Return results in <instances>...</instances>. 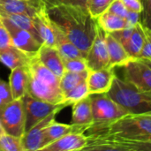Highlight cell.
Segmentation results:
<instances>
[{
    "instance_id": "6da1fadb",
    "label": "cell",
    "mask_w": 151,
    "mask_h": 151,
    "mask_svg": "<svg viewBox=\"0 0 151 151\" xmlns=\"http://www.w3.org/2000/svg\"><path fill=\"white\" fill-rule=\"evenodd\" d=\"M45 6L51 21L87 56L97 28V21L90 15L88 9L62 4H45Z\"/></svg>"
},
{
    "instance_id": "7a4b0ae2",
    "label": "cell",
    "mask_w": 151,
    "mask_h": 151,
    "mask_svg": "<svg viewBox=\"0 0 151 151\" xmlns=\"http://www.w3.org/2000/svg\"><path fill=\"white\" fill-rule=\"evenodd\" d=\"M87 132L91 136L114 140H151V114L129 113L104 127Z\"/></svg>"
},
{
    "instance_id": "3957f363",
    "label": "cell",
    "mask_w": 151,
    "mask_h": 151,
    "mask_svg": "<svg viewBox=\"0 0 151 151\" xmlns=\"http://www.w3.org/2000/svg\"><path fill=\"white\" fill-rule=\"evenodd\" d=\"M107 94L130 114H145L151 111L150 96L117 75Z\"/></svg>"
},
{
    "instance_id": "277c9868",
    "label": "cell",
    "mask_w": 151,
    "mask_h": 151,
    "mask_svg": "<svg viewBox=\"0 0 151 151\" xmlns=\"http://www.w3.org/2000/svg\"><path fill=\"white\" fill-rule=\"evenodd\" d=\"M90 99L93 124L88 130L104 127L123 116L129 114L124 108L113 101L107 93L90 95Z\"/></svg>"
},
{
    "instance_id": "5b68a950",
    "label": "cell",
    "mask_w": 151,
    "mask_h": 151,
    "mask_svg": "<svg viewBox=\"0 0 151 151\" xmlns=\"http://www.w3.org/2000/svg\"><path fill=\"white\" fill-rule=\"evenodd\" d=\"M0 121L6 134L19 138L23 136L26 115L22 98L12 101L0 111Z\"/></svg>"
},
{
    "instance_id": "8992f818",
    "label": "cell",
    "mask_w": 151,
    "mask_h": 151,
    "mask_svg": "<svg viewBox=\"0 0 151 151\" xmlns=\"http://www.w3.org/2000/svg\"><path fill=\"white\" fill-rule=\"evenodd\" d=\"M88 136V143L84 150L151 151V140L129 141Z\"/></svg>"
},
{
    "instance_id": "52a82bcc",
    "label": "cell",
    "mask_w": 151,
    "mask_h": 151,
    "mask_svg": "<svg viewBox=\"0 0 151 151\" xmlns=\"http://www.w3.org/2000/svg\"><path fill=\"white\" fill-rule=\"evenodd\" d=\"M22 101L26 115L25 132L28 131L31 127L46 118L51 112L55 111H62L66 107V104H54L38 100L31 96L28 93L22 97Z\"/></svg>"
},
{
    "instance_id": "ba28073f",
    "label": "cell",
    "mask_w": 151,
    "mask_h": 151,
    "mask_svg": "<svg viewBox=\"0 0 151 151\" xmlns=\"http://www.w3.org/2000/svg\"><path fill=\"white\" fill-rule=\"evenodd\" d=\"M124 80L137 89L151 91V67L139 58H134L123 66Z\"/></svg>"
},
{
    "instance_id": "9c48e42d",
    "label": "cell",
    "mask_w": 151,
    "mask_h": 151,
    "mask_svg": "<svg viewBox=\"0 0 151 151\" xmlns=\"http://www.w3.org/2000/svg\"><path fill=\"white\" fill-rule=\"evenodd\" d=\"M0 21L7 29L12 44L30 54H36L42 45L29 32L19 27L6 17L0 15Z\"/></svg>"
},
{
    "instance_id": "30bf717a",
    "label": "cell",
    "mask_w": 151,
    "mask_h": 151,
    "mask_svg": "<svg viewBox=\"0 0 151 151\" xmlns=\"http://www.w3.org/2000/svg\"><path fill=\"white\" fill-rule=\"evenodd\" d=\"M105 34L106 32L97 24L95 39L85 58L88 70H98L110 67Z\"/></svg>"
},
{
    "instance_id": "8fae6325",
    "label": "cell",
    "mask_w": 151,
    "mask_h": 151,
    "mask_svg": "<svg viewBox=\"0 0 151 151\" xmlns=\"http://www.w3.org/2000/svg\"><path fill=\"white\" fill-rule=\"evenodd\" d=\"M60 111H55L35 124L28 131L25 132L21 137V144L24 151L42 150L45 146L44 143V130L55 120L56 115Z\"/></svg>"
},
{
    "instance_id": "7c38bea8",
    "label": "cell",
    "mask_w": 151,
    "mask_h": 151,
    "mask_svg": "<svg viewBox=\"0 0 151 151\" xmlns=\"http://www.w3.org/2000/svg\"><path fill=\"white\" fill-rule=\"evenodd\" d=\"M27 93L34 98H36L41 101H45L54 104H64L63 92L61 91V89L55 88L50 86L49 84L42 81L35 75L30 73L29 71Z\"/></svg>"
},
{
    "instance_id": "4fadbf2b",
    "label": "cell",
    "mask_w": 151,
    "mask_h": 151,
    "mask_svg": "<svg viewBox=\"0 0 151 151\" xmlns=\"http://www.w3.org/2000/svg\"><path fill=\"white\" fill-rule=\"evenodd\" d=\"M115 76L116 74L114 73V68L111 67L89 70L87 78L89 96L108 93L111 88Z\"/></svg>"
},
{
    "instance_id": "5bb4252c",
    "label": "cell",
    "mask_w": 151,
    "mask_h": 151,
    "mask_svg": "<svg viewBox=\"0 0 151 151\" xmlns=\"http://www.w3.org/2000/svg\"><path fill=\"white\" fill-rule=\"evenodd\" d=\"M88 143V136L85 133L73 132L67 134L42 149L44 151L84 150Z\"/></svg>"
},
{
    "instance_id": "9a60e30c",
    "label": "cell",
    "mask_w": 151,
    "mask_h": 151,
    "mask_svg": "<svg viewBox=\"0 0 151 151\" xmlns=\"http://www.w3.org/2000/svg\"><path fill=\"white\" fill-rule=\"evenodd\" d=\"M43 5V0H0V11L25 14L31 18Z\"/></svg>"
},
{
    "instance_id": "2e32d148",
    "label": "cell",
    "mask_w": 151,
    "mask_h": 151,
    "mask_svg": "<svg viewBox=\"0 0 151 151\" xmlns=\"http://www.w3.org/2000/svg\"><path fill=\"white\" fill-rule=\"evenodd\" d=\"M39 61L53 72L57 76L61 78L65 73L63 58L56 47L42 44L36 53Z\"/></svg>"
},
{
    "instance_id": "e0dca14e",
    "label": "cell",
    "mask_w": 151,
    "mask_h": 151,
    "mask_svg": "<svg viewBox=\"0 0 151 151\" xmlns=\"http://www.w3.org/2000/svg\"><path fill=\"white\" fill-rule=\"evenodd\" d=\"M105 41L109 55L110 67H123L129 61L134 59V58L127 51L126 48L111 34H105Z\"/></svg>"
},
{
    "instance_id": "ac0fdd59",
    "label": "cell",
    "mask_w": 151,
    "mask_h": 151,
    "mask_svg": "<svg viewBox=\"0 0 151 151\" xmlns=\"http://www.w3.org/2000/svg\"><path fill=\"white\" fill-rule=\"evenodd\" d=\"M36 54H30L23 51L12 44L7 48L0 50V61L11 70L20 67L27 66Z\"/></svg>"
},
{
    "instance_id": "d6986e66",
    "label": "cell",
    "mask_w": 151,
    "mask_h": 151,
    "mask_svg": "<svg viewBox=\"0 0 151 151\" xmlns=\"http://www.w3.org/2000/svg\"><path fill=\"white\" fill-rule=\"evenodd\" d=\"M34 24L42 40V44L48 46H55V37H54V30L52 22L48 15L46 11L45 4L39 10L35 16L32 18Z\"/></svg>"
},
{
    "instance_id": "ffe728a7",
    "label": "cell",
    "mask_w": 151,
    "mask_h": 151,
    "mask_svg": "<svg viewBox=\"0 0 151 151\" xmlns=\"http://www.w3.org/2000/svg\"><path fill=\"white\" fill-rule=\"evenodd\" d=\"M52 26L54 30L55 46L59 51L63 59L73 58H86V56L69 40L66 35L54 22H52Z\"/></svg>"
},
{
    "instance_id": "44dd1931",
    "label": "cell",
    "mask_w": 151,
    "mask_h": 151,
    "mask_svg": "<svg viewBox=\"0 0 151 151\" xmlns=\"http://www.w3.org/2000/svg\"><path fill=\"white\" fill-rule=\"evenodd\" d=\"M9 84L13 100L22 98L27 93L28 86V68L20 66L12 70L9 78Z\"/></svg>"
},
{
    "instance_id": "7402d4cb",
    "label": "cell",
    "mask_w": 151,
    "mask_h": 151,
    "mask_svg": "<svg viewBox=\"0 0 151 151\" xmlns=\"http://www.w3.org/2000/svg\"><path fill=\"white\" fill-rule=\"evenodd\" d=\"M72 124L81 127H85L88 129L93 124L90 96L73 104Z\"/></svg>"
},
{
    "instance_id": "603a6c76",
    "label": "cell",
    "mask_w": 151,
    "mask_h": 151,
    "mask_svg": "<svg viewBox=\"0 0 151 151\" xmlns=\"http://www.w3.org/2000/svg\"><path fill=\"white\" fill-rule=\"evenodd\" d=\"M87 130H88V128L85 127H81V126L73 125V124H70V125L61 124V123H58L54 120L44 130L45 146L55 142L56 140L61 138L62 136H64L67 134L73 133V132L86 133Z\"/></svg>"
},
{
    "instance_id": "cb8c5ba5",
    "label": "cell",
    "mask_w": 151,
    "mask_h": 151,
    "mask_svg": "<svg viewBox=\"0 0 151 151\" xmlns=\"http://www.w3.org/2000/svg\"><path fill=\"white\" fill-rule=\"evenodd\" d=\"M98 26L106 33H113L128 27L127 19L109 11L104 12L96 19Z\"/></svg>"
},
{
    "instance_id": "d4e9b609",
    "label": "cell",
    "mask_w": 151,
    "mask_h": 151,
    "mask_svg": "<svg viewBox=\"0 0 151 151\" xmlns=\"http://www.w3.org/2000/svg\"><path fill=\"white\" fill-rule=\"evenodd\" d=\"M144 42L145 35L143 26L141 22H139L137 25L134 26V31L124 47L126 48L127 51L129 53L131 57H133L134 58H137L142 50Z\"/></svg>"
},
{
    "instance_id": "484cf974",
    "label": "cell",
    "mask_w": 151,
    "mask_h": 151,
    "mask_svg": "<svg viewBox=\"0 0 151 151\" xmlns=\"http://www.w3.org/2000/svg\"><path fill=\"white\" fill-rule=\"evenodd\" d=\"M0 15H3L4 17H6L7 19H9L11 21H12L14 24H16L17 26H19V27L27 30V32H29L39 42H41L42 44V40L34 24V21L32 19L31 17L25 15V14H20V13H9V12H5L3 11H0Z\"/></svg>"
},
{
    "instance_id": "4316f807",
    "label": "cell",
    "mask_w": 151,
    "mask_h": 151,
    "mask_svg": "<svg viewBox=\"0 0 151 151\" xmlns=\"http://www.w3.org/2000/svg\"><path fill=\"white\" fill-rule=\"evenodd\" d=\"M88 71L89 70L81 73L65 71L64 74L60 78V89L63 92V94L71 90L82 81H86L88 78Z\"/></svg>"
},
{
    "instance_id": "83f0119b",
    "label": "cell",
    "mask_w": 151,
    "mask_h": 151,
    "mask_svg": "<svg viewBox=\"0 0 151 151\" xmlns=\"http://www.w3.org/2000/svg\"><path fill=\"white\" fill-rule=\"evenodd\" d=\"M88 84H87V80L72 88L71 90L65 92L63 94V98L64 101L63 103L65 104L67 106L73 105L74 103L88 96Z\"/></svg>"
},
{
    "instance_id": "f1b7e54d",
    "label": "cell",
    "mask_w": 151,
    "mask_h": 151,
    "mask_svg": "<svg viewBox=\"0 0 151 151\" xmlns=\"http://www.w3.org/2000/svg\"><path fill=\"white\" fill-rule=\"evenodd\" d=\"M0 151H24L21 138L4 134L0 136Z\"/></svg>"
},
{
    "instance_id": "f546056e",
    "label": "cell",
    "mask_w": 151,
    "mask_h": 151,
    "mask_svg": "<svg viewBox=\"0 0 151 151\" xmlns=\"http://www.w3.org/2000/svg\"><path fill=\"white\" fill-rule=\"evenodd\" d=\"M115 0H88L87 8L94 19H97L102 13L108 11L111 4Z\"/></svg>"
},
{
    "instance_id": "4dcf8cb0",
    "label": "cell",
    "mask_w": 151,
    "mask_h": 151,
    "mask_svg": "<svg viewBox=\"0 0 151 151\" xmlns=\"http://www.w3.org/2000/svg\"><path fill=\"white\" fill-rule=\"evenodd\" d=\"M64 66L65 71L81 73L88 70L86 59L84 58H65Z\"/></svg>"
},
{
    "instance_id": "1f68e13d",
    "label": "cell",
    "mask_w": 151,
    "mask_h": 151,
    "mask_svg": "<svg viewBox=\"0 0 151 151\" xmlns=\"http://www.w3.org/2000/svg\"><path fill=\"white\" fill-rule=\"evenodd\" d=\"M13 101L9 82L0 79V111Z\"/></svg>"
},
{
    "instance_id": "d6a6232c",
    "label": "cell",
    "mask_w": 151,
    "mask_h": 151,
    "mask_svg": "<svg viewBox=\"0 0 151 151\" xmlns=\"http://www.w3.org/2000/svg\"><path fill=\"white\" fill-rule=\"evenodd\" d=\"M143 26V25H142ZM144 35H145V42L142 48V50L137 58L139 59H145V58H151V30L143 26Z\"/></svg>"
},
{
    "instance_id": "836d02e7",
    "label": "cell",
    "mask_w": 151,
    "mask_h": 151,
    "mask_svg": "<svg viewBox=\"0 0 151 151\" xmlns=\"http://www.w3.org/2000/svg\"><path fill=\"white\" fill-rule=\"evenodd\" d=\"M45 4H53V5H71L78 6L82 8H87L88 0H43ZM88 9V8H87Z\"/></svg>"
},
{
    "instance_id": "e575fe53",
    "label": "cell",
    "mask_w": 151,
    "mask_h": 151,
    "mask_svg": "<svg viewBox=\"0 0 151 151\" xmlns=\"http://www.w3.org/2000/svg\"><path fill=\"white\" fill-rule=\"evenodd\" d=\"M108 11L114 13V14H116V15H118V16L125 18V19H126V17H127V13L129 12L121 0H115L111 4Z\"/></svg>"
},
{
    "instance_id": "d590c367",
    "label": "cell",
    "mask_w": 151,
    "mask_h": 151,
    "mask_svg": "<svg viewBox=\"0 0 151 151\" xmlns=\"http://www.w3.org/2000/svg\"><path fill=\"white\" fill-rule=\"evenodd\" d=\"M134 27H127L124 29H121L119 31H116L113 33H110V34H111L123 46H125V44L127 42V41L129 40L134 31Z\"/></svg>"
},
{
    "instance_id": "8d00e7d4",
    "label": "cell",
    "mask_w": 151,
    "mask_h": 151,
    "mask_svg": "<svg viewBox=\"0 0 151 151\" xmlns=\"http://www.w3.org/2000/svg\"><path fill=\"white\" fill-rule=\"evenodd\" d=\"M143 8L141 12V23L151 30V2L142 4Z\"/></svg>"
},
{
    "instance_id": "74e56055",
    "label": "cell",
    "mask_w": 151,
    "mask_h": 151,
    "mask_svg": "<svg viewBox=\"0 0 151 151\" xmlns=\"http://www.w3.org/2000/svg\"><path fill=\"white\" fill-rule=\"evenodd\" d=\"M12 45V41L9 33L4 24L0 21V50Z\"/></svg>"
},
{
    "instance_id": "f35d334b",
    "label": "cell",
    "mask_w": 151,
    "mask_h": 151,
    "mask_svg": "<svg viewBox=\"0 0 151 151\" xmlns=\"http://www.w3.org/2000/svg\"><path fill=\"white\" fill-rule=\"evenodd\" d=\"M128 11L131 12H142L143 5L141 0H121Z\"/></svg>"
},
{
    "instance_id": "ab89813d",
    "label": "cell",
    "mask_w": 151,
    "mask_h": 151,
    "mask_svg": "<svg viewBox=\"0 0 151 151\" xmlns=\"http://www.w3.org/2000/svg\"><path fill=\"white\" fill-rule=\"evenodd\" d=\"M126 19H127L128 27H134L139 22H141V13L129 11L126 17Z\"/></svg>"
},
{
    "instance_id": "60d3db41",
    "label": "cell",
    "mask_w": 151,
    "mask_h": 151,
    "mask_svg": "<svg viewBox=\"0 0 151 151\" xmlns=\"http://www.w3.org/2000/svg\"><path fill=\"white\" fill-rule=\"evenodd\" d=\"M141 60H142L144 63H146L149 66L151 67V58H145V59H141Z\"/></svg>"
},
{
    "instance_id": "b9f144b4",
    "label": "cell",
    "mask_w": 151,
    "mask_h": 151,
    "mask_svg": "<svg viewBox=\"0 0 151 151\" xmlns=\"http://www.w3.org/2000/svg\"><path fill=\"white\" fill-rule=\"evenodd\" d=\"M4 134H5V131H4V127H3V125H2V123H1V121H0V136L3 135Z\"/></svg>"
},
{
    "instance_id": "7bdbcfd3",
    "label": "cell",
    "mask_w": 151,
    "mask_h": 151,
    "mask_svg": "<svg viewBox=\"0 0 151 151\" xmlns=\"http://www.w3.org/2000/svg\"><path fill=\"white\" fill-rule=\"evenodd\" d=\"M142 4H146V3H150L151 0H141Z\"/></svg>"
},
{
    "instance_id": "ee69618b",
    "label": "cell",
    "mask_w": 151,
    "mask_h": 151,
    "mask_svg": "<svg viewBox=\"0 0 151 151\" xmlns=\"http://www.w3.org/2000/svg\"><path fill=\"white\" fill-rule=\"evenodd\" d=\"M148 94H149V95H150V96H151V91H150V92H149Z\"/></svg>"
},
{
    "instance_id": "f6af8a7d",
    "label": "cell",
    "mask_w": 151,
    "mask_h": 151,
    "mask_svg": "<svg viewBox=\"0 0 151 151\" xmlns=\"http://www.w3.org/2000/svg\"><path fill=\"white\" fill-rule=\"evenodd\" d=\"M148 114H151V111H150V112H148Z\"/></svg>"
}]
</instances>
